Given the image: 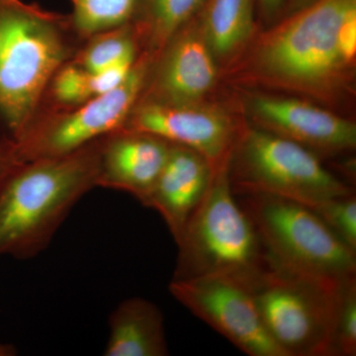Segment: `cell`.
<instances>
[{"label":"cell","mask_w":356,"mask_h":356,"mask_svg":"<svg viewBox=\"0 0 356 356\" xmlns=\"http://www.w3.org/2000/svg\"><path fill=\"white\" fill-rule=\"evenodd\" d=\"M81 42L69 15L0 0V135L14 146L36 118L51 77Z\"/></svg>","instance_id":"1"},{"label":"cell","mask_w":356,"mask_h":356,"mask_svg":"<svg viewBox=\"0 0 356 356\" xmlns=\"http://www.w3.org/2000/svg\"><path fill=\"white\" fill-rule=\"evenodd\" d=\"M100 140L67 156L26 161L11 175L0 191V255L29 259L50 245L74 206L97 187Z\"/></svg>","instance_id":"2"},{"label":"cell","mask_w":356,"mask_h":356,"mask_svg":"<svg viewBox=\"0 0 356 356\" xmlns=\"http://www.w3.org/2000/svg\"><path fill=\"white\" fill-rule=\"evenodd\" d=\"M356 0H316L288 14L262 37L252 56L264 83L329 102L343 91L350 65L337 44L339 27Z\"/></svg>","instance_id":"3"},{"label":"cell","mask_w":356,"mask_h":356,"mask_svg":"<svg viewBox=\"0 0 356 356\" xmlns=\"http://www.w3.org/2000/svg\"><path fill=\"white\" fill-rule=\"evenodd\" d=\"M228 161L216 168L209 188L177 241L172 280L228 276L248 287L268 266L254 222L236 200Z\"/></svg>","instance_id":"4"},{"label":"cell","mask_w":356,"mask_h":356,"mask_svg":"<svg viewBox=\"0 0 356 356\" xmlns=\"http://www.w3.org/2000/svg\"><path fill=\"white\" fill-rule=\"evenodd\" d=\"M243 196L238 201L254 222L269 266L323 280L356 275V252L311 207L268 194Z\"/></svg>","instance_id":"5"},{"label":"cell","mask_w":356,"mask_h":356,"mask_svg":"<svg viewBox=\"0 0 356 356\" xmlns=\"http://www.w3.org/2000/svg\"><path fill=\"white\" fill-rule=\"evenodd\" d=\"M229 175L235 194H268L309 207L355 193L323 165L318 154L257 126L241 130Z\"/></svg>","instance_id":"6"},{"label":"cell","mask_w":356,"mask_h":356,"mask_svg":"<svg viewBox=\"0 0 356 356\" xmlns=\"http://www.w3.org/2000/svg\"><path fill=\"white\" fill-rule=\"evenodd\" d=\"M343 280L299 275L268 264L250 285L264 327L285 356H334V316Z\"/></svg>","instance_id":"7"},{"label":"cell","mask_w":356,"mask_h":356,"mask_svg":"<svg viewBox=\"0 0 356 356\" xmlns=\"http://www.w3.org/2000/svg\"><path fill=\"white\" fill-rule=\"evenodd\" d=\"M152 62L143 54L118 88L74 108L37 115L15 145L21 161L67 156L122 130L144 91Z\"/></svg>","instance_id":"8"},{"label":"cell","mask_w":356,"mask_h":356,"mask_svg":"<svg viewBox=\"0 0 356 356\" xmlns=\"http://www.w3.org/2000/svg\"><path fill=\"white\" fill-rule=\"evenodd\" d=\"M173 298L250 356H285L262 322L250 287L228 276L172 280Z\"/></svg>","instance_id":"9"},{"label":"cell","mask_w":356,"mask_h":356,"mask_svg":"<svg viewBox=\"0 0 356 356\" xmlns=\"http://www.w3.org/2000/svg\"><path fill=\"white\" fill-rule=\"evenodd\" d=\"M122 130L156 136L188 147L214 170L231 158L241 130L220 107L205 103L170 104L139 98Z\"/></svg>","instance_id":"10"},{"label":"cell","mask_w":356,"mask_h":356,"mask_svg":"<svg viewBox=\"0 0 356 356\" xmlns=\"http://www.w3.org/2000/svg\"><path fill=\"white\" fill-rule=\"evenodd\" d=\"M149 70L140 98L170 104L202 102L217 81V58L197 17L178 30L161 49Z\"/></svg>","instance_id":"11"},{"label":"cell","mask_w":356,"mask_h":356,"mask_svg":"<svg viewBox=\"0 0 356 356\" xmlns=\"http://www.w3.org/2000/svg\"><path fill=\"white\" fill-rule=\"evenodd\" d=\"M248 107L257 127L313 153L337 154L355 149V124L307 100L257 95L250 96Z\"/></svg>","instance_id":"12"},{"label":"cell","mask_w":356,"mask_h":356,"mask_svg":"<svg viewBox=\"0 0 356 356\" xmlns=\"http://www.w3.org/2000/svg\"><path fill=\"white\" fill-rule=\"evenodd\" d=\"M172 144L149 134L120 130L100 140L97 187L140 200L165 165Z\"/></svg>","instance_id":"13"},{"label":"cell","mask_w":356,"mask_h":356,"mask_svg":"<svg viewBox=\"0 0 356 356\" xmlns=\"http://www.w3.org/2000/svg\"><path fill=\"white\" fill-rule=\"evenodd\" d=\"M214 172L197 152L172 145L163 170L139 202L161 215L177 242L209 188Z\"/></svg>","instance_id":"14"},{"label":"cell","mask_w":356,"mask_h":356,"mask_svg":"<svg viewBox=\"0 0 356 356\" xmlns=\"http://www.w3.org/2000/svg\"><path fill=\"white\" fill-rule=\"evenodd\" d=\"M109 337L105 356L170 355L165 320L153 302L132 297L122 301L108 318Z\"/></svg>","instance_id":"15"},{"label":"cell","mask_w":356,"mask_h":356,"mask_svg":"<svg viewBox=\"0 0 356 356\" xmlns=\"http://www.w3.org/2000/svg\"><path fill=\"white\" fill-rule=\"evenodd\" d=\"M255 7V0H206L196 17L217 60H228L247 44Z\"/></svg>","instance_id":"16"},{"label":"cell","mask_w":356,"mask_h":356,"mask_svg":"<svg viewBox=\"0 0 356 356\" xmlns=\"http://www.w3.org/2000/svg\"><path fill=\"white\" fill-rule=\"evenodd\" d=\"M206 0H139L130 25L144 54L156 57L173 35L193 19Z\"/></svg>","instance_id":"17"},{"label":"cell","mask_w":356,"mask_h":356,"mask_svg":"<svg viewBox=\"0 0 356 356\" xmlns=\"http://www.w3.org/2000/svg\"><path fill=\"white\" fill-rule=\"evenodd\" d=\"M138 48L133 28L128 24L86 40L74 60L96 74L121 63L135 62L139 58Z\"/></svg>","instance_id":"18"},{"label":"cell","mask_w":356,"mask_h":356,"mask_svg":"<svg viewBox=\"0 0 356 356\" xmlns=\"http://www.w3.org/2000/svg\"><path fill=\"white\" fill-rule=\"evenodd\" d=\"M139 0H72V28L86 40L130 24Z\"/></svg>","instance_id":"19"},{"label":"cell","mask_w":356,"mask_h":356,"mask_svg":"<svg viewBox=\"0 0 356 356\" xmlns=\"http://www.w3.org/2000/svg\"><path fill=\"white\" fill-rule=\"evenodd\" d=\"M47 95L51 96L55 111L74 108L93 98L91 72L72 58L51 77L44 95Z\"/></svg>","instance_id":"20"},{"label":"cell","mask_w":356,"mask_h":356,"mask_svg":"<svg viewBox=\"0 0 356 356\" xmlns=\"http://www.w3.org/2000/svg\"><path fill=\"white\" fill-rule=\"evenodd\" d=\"M332 353L334 356L356 355V275L344 280L339 287Z\"/></svg>","instance_id":"21"},{"label":"cell","mask_w":356,"mask_h":356,"mask_svg":"<svg viewBox=\"0 0 356 356\" xmlns=\"http://www.w3.org/2000/svg\"><path fill=\"white\" fill-rule=\"evenodd\" d=\"M343 243L356 252L355 194L327 199L311 207Z\"/></svg>","instance_id":"22"},{"label":"cell","mask_w":356,"mask_h":356,"mask_svg":"<svg viewBox=\"0 0 356 356\" xmlns=\"http://www.w3.org/2000/svg\"><path fill=\"white\" fill-rule=\"evenodd\" d=\"M337 44L344 62L353 67L356 54V8L351 9L339 27Z\"/></svg>","instance_id":"23"},{"label":"cell","mask_w":356,"mask_h":356,"mask_svg":"<svg viewBox=\"0 0 356 356\" xmlns=\"http://www.w3.org/2000/svg\"><path fill=\"white\" fill-rule=\"evenodd\" d=\"M23 163L13 143L0 135V191Z\"/></svg>","instance_id":"24"},{"label":"cell","mask_w":356,"mask_h":356,"mask_svg":"<svg viewBox=\"0 0 356 356\" xmlns=\"http://www.w3.org/2000/svg\"><path fill=\"white\" fill-rule=\"evenodd\" d=\"M255 6L259 8L262 19L271 23L280 20L284 15L286 0H255Z\"/></svg>","instance_id":"25"},{"label":"cell","mask_w":356,"mask_h":356,"mask_svg":"<svg viewBox=\"0 0 356 356\" xmlns=\"http://www.w3.org/2000/svg\"><path fill=\"white\" fill-rule=\"evenodd\" d=\"M316 0H286V6H285L284 16L288 14L298 11L304 7L310 6L311 3L315 2Z\"/></svg>","instance_id":"26"},{"label":"cell","mask_w":356,"mask_h":356,"mask_svg":"<svg viewBox=\"0 0 356 356\" xmlns=\"http://www.w3.org/2000/svg\"><path fill=\"white\" fill-rule=\"evenodd\" d=\"M16 355H17V350L13 346L0 343V356H14Z\"/></svg>","instance_id":"27"}]
</instances>
